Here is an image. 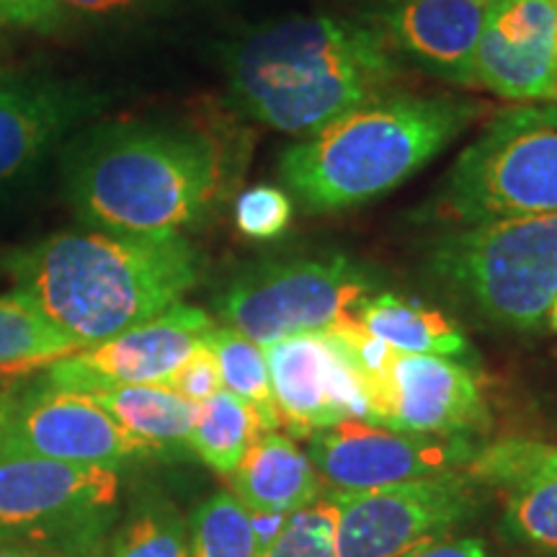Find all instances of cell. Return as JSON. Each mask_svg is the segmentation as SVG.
Returning a JSON list of instances; mask_svg holds the SVG:
<instances>
[{"label": "cell", "mask_w": 557, "mask_h": 557, "mask_svg": "<svg viewBox=\"0 0 557 557\" xmlns=\"http://www.w3.org/2000/svg\"><path fill=\"white\" fill-rule=\"evenodd\" d=\"M240 163L238 143L212 124H107L70 150L67 199L99 230L181 235L220 205Z\"/></svg>", "instance_id": "6da1fadb"}, {"label": "cell", "mask_w": 557, "mask_h": 557, "mask_svg": "<svg viewBox=\"0 0 557 557\" xmlns=\"http://www.w3.org/2000/svg\"><path fill=\"white\" fill-rule=\"evenodd\" d=\"M225 73L243 114L284 135L308 137L395 90L400 62L369 21L295 16L235 39Z\"/></svg>", "instance_id": "7a4b0ae2"}, {"label": "cell", "mask_w": 557, "mask_h": 557, "mask_svg": "<svg viewBox=\"0 0 557 557\" xmlns=\"http://www.w3.org/2000/svg\"><path fill=\"white\" fill-rule=\"evenodd\" d=\"M9 271L86 348L178 305L197 287L201 256L184 235L73 230L18 250Z\"/></svg>", "instance_id": "3957f363"}, {"label": "cell", "mask_w": 557, "mask_h": 557, "mask_svg": "<svg viewBox=\"0 0 557 557\" xmlns=\"http://www.w3.org/2000/svg\"><path fill=\"white\" fill-rule=\"evenodd\" d=\"M483 114L457 96L389 90L289 145L278 178L305 212H348L406 184Z\"/></svg>", "instance_id": "277c9868"}, {"label": "cell", "mask_w": 557, "mask_h": 557, "mask_svg": "<svg viewBox=\"0 0 557 557\" xmlns=\"http://www.w3.org/2000/svg\"><path fill=\"white\" fill-rule=\"evenodd\" d=\"M423 274L491 329L537 331L557 297V212L447 227L429 243Z\"/></svg>", "instance_id": "5b68a950"}, {"label": "cell", "mask_w": 557, "mask_h": 557, "mask_svg": "<svg viewBox=\"0 0 557 557\" xmlns=\"http://www.w3.org/2000/svg\"><path fill=\"white\" fill-rule=\"evenodd\" d=\"M557 212V103L500 111L459 152L423 218L447 227Z\"/></svg>", "instance_id": "8992f818"}, {"label": "cell", "mask_w": 557, "mask_h": 557, "mask_svg": "<svg viewBox=\"0 0 557 557\" xmlns=\"http://www.w3.org/2000/svg\"><path fill=\"white\" fill-rule=\"evenodd\" d=\"M374 276L344 253L263 259L238 271L218 297V315L259 346L318 333L357 315Z\"/></svg>", "instance_id": "52a82bcc"}, {"label": "cell", "mask_w": 557, "mask_h": 557, "mask_svg": "<svg viewBox=\"0 0 557 557\" xmlns=\"http://www.w3.org/2000/svg\"><path fill=\"white\" fill-rule=\"evenodd\" d=\"M120 472L32 455H0V542L90 555L114 519Z\"/></svg>", "instance_id": "ba28073f"}, {"label": "cell", "mask_w": 557, "mask_h": 557, "mask_svg": "<svg viewBox=\"0 0 557 557\" xmlns=\"http://www.w3.org/2000/svg\"><path fill=\"white\" fill-rule=\"evenodd\" d=\"M329 496L338 506L336 557H403L470 524L487 506V487L465 470Z\"/></svg>", "instance_id": "9c48e42d"}, {"label": "cell", "mask_w": 557, "mask_h": 557, "mask_svg": "<svg viewBox=\"0 0 557 557\" xmlns=\"http://www.w3.org/2000/svg\"><path fill=\"white\" fill-rule=\"evenodd\" d=\"M478 449L462 434H416L351 418L315 431L305 451L331 491H372L459 470Z\"/></svg>", "instance_id": "30bf717a"}, {"label": "cell", "mask_w": 557, "mask_h": 557, "mask_svg": "<svg viewBox=\"0 0 557 557\" xmlns=\"http://www.w3.org/2000/svg\"><path fill=\"white\" fill-rule=\"evenodd\" d=\"M212 325V318L205 310L178 302L148 323L54 361L47 367V387L90 395L101 389L163 382L176 372Z\"/></svg>", "instance_id": "8fae6325"}, {"label": "cell", "mask_w": 557, "mask_h": 557, "mask_svg": "<svg viewBox=\"0 0 557 557\" xmlns=\"http://www.w3.org/2000/svg\"><path fill=\"white\" fill-rule=\"evenodd\" d=\"M261 348L289 438H310L351 418L369 421L364 382L323 331L297 333Z\"/></svg>", "instance_id": "7c38bea8"}, {"label": "cell", "mask_w": 557, "mask_h": 557, "mask_svg": "<svg viewBox=\"0 0 557 557\" xmlns=\"http://www.w3.org/2000/svg\"><path fill=\"white\" fill-rule=\"evenodd\" d=\"M0 455H32L120 470L132 459L158 451L124 431L88 395L45 387L18 400Z\"/></svg>", "instance_id": "4fadbf2b"}, {"label": "cell", "mask_w": 557, "mask_h": 557, "mask_svg": "<svg viewBox=\"0 0 557 557\" xmlns=\"http://www.w3.org/2000/svg\"><path fill=\"white\" fill-rule=\"evenodd\" d=\"M369 423L416 434L472 436L487 423L475 372L431 354H400L369 398Z\"/></svg>", "instance_id": "5bb4252c"}, {"label": "cell", "mask_w": 557, "mask_h": 557, "mask_svg": "<svg viewBox=\"0 0 557 557\" xmlns=\"http://www.w3.org/2000/svg\"><path fill=\"white\" fill-rule=\"evenodd\" d=\"M555 75V0L487 5L472 81L508 101H549Z\"/></svg>", "instance_id": "9a60e30c"}, {"label": "cell", "mask_w": 557, "mask_h": 557, "mask_svg": "<svg viewBox=\"0 0 557 557\" xmlns=\"http://www.w3.org/2000/svg\"><path fill=\"white\" fill-rule=\"evenodd\" d=\"M487 5L478 0H385L367 13L395 58L429 75L475 88L472 67Z\"/></svg>", "instance_id": "2e32d148"}, {"label": "cell", "mask_w": 557, "mask_h": 557, "mask_svg": "<svg viewBox=\"0 0 557 557\" xmlns=\"http://www.w3.org/2000/svg\"><path fill=\"white\" fill-rule=\"evenodd\" d=\"M86 107L60 83L0 78V189L26 176Z\"/></svg>", "instance_id": "e0dca14e"}, {"label": "cell", "mask_w": 557, "mask_h": 557, "mask_svg": "<svg viewBox=\"0 0 557 557\" xmlns=\"http://www.w3.org/2000/svg\"><path fill=\"white\" fill-rule=\"evenodd\" d=\"M233 496L248 511L295 513L320 498V475L295 438L269 431L235 468Z\"/></svg>", "instance_id": "ac0fdd59"}, {"label": "cell", "mask_w": 557, "mask_h": 557, "mask_svg": "<svg viewBox=\"0 0 557 557\" xmlns=\"http://www.w3.org/2000/svg\"><path fill=\"white\" fill-rule=\"evenodd\" d=\"M361 325L400 354H431V357H468L470 341L455 320L442 310L393 292H374L357 308Z\"/></svg>", "instance_id": "d6986e66"}, {"label": "cell", "mask_w": 557, "mask_h": 557, "mask_svg": "<svg viewBox=\"0 0 557 557\" xmlns=\"http://www.w3.org/2000/svg\"><path fill=\"white\" fill-rule=\"evenodd\" d=\"M88 398L107 410L124 431L150 444L158 455L176 447H189L199 403L181 398L160 382L101 389V393H90Z\"/></svg>", "instance_id": "ffe728a7"}, {"label": "cell", "mask_w": 557, "mask_h": 557, "mask_svg": "<svg viewBox=\"0 0 557 557\" xmlns=\"http://www.w3.org/2000/svg\"><path fill=\"white\" fill-rule=\"evenodd\" d=\"M81 348L78 341L52 323L29 292L0 295V377L50 367Z\"/></svg>", "instance_id": "44dd1931"}, {"label": "cell", "mask_w": 557, "mask_h": 557, "mask_svg": "<svg viewBox=\"0 0 557 557\" xmlns=\"http://www.w3.org/2000/svg\"><path fill=\"white\" fill-rule=\"evenodd\" d=\"M261 434L267 431L253 406L227 389H220L212 398L199 403L197 421L189 434V449L207 468L220 475H233Z\"/></svg>", "instance_id": "7402d4cb"}, {"label": "cell", "mask_w": 557, "mask_h": 557, "mask_svg": "<svg viewBox=\"0 0 557 557\" xmlns=\"http://www.w3.org/2000/svg\"><path fill=\"white\" fill-rule=\"evenodd\" d=\"M205 341L218 357L222 389L253 406L267 434L282 429V416H278L274 389H271L263 348L230 325H212Z\"/></svg>", "instance_id": "603a6c76"}, {"label": "cell", "mask_w": 557, "mask_h": 557, "mask_svg": "<svg viewBox=\"0 0 557 557\" xmlns=\"http://www.w3.org/2000/svg\"><path fill=\"white\" fill-rule=\"evenodd\" d=\"M462 470L480 485L498 491L534 480H557V444L506 436L480 447Z\"/></svg>", "instance_id": "cb8c5ba5"}, {"label": "cell", "mask_w": 557, "mask_h": 557, "mask_svg": "<svg viewBox=\"0 0 557 557\" xmlns=\"http://www.w3.org/2000/svg\"><path fill=\"white\" fill-rule=\"evenodd\" d=\"M189 557H261L250 511L233 493H214L191 513Z\"/></svg>", "instance_id": "d4e9b609"}, {"label": "cell", "mask_w": 557, "mask_h": 557, "mask_svg": "<svg viewBox=\"0 0 557 557\" xmlns=\"http://www.w3.org/2000/svg\"><path fill=\"white\" fill-rule=\"evenodd\" d=\"M109 557H189V527L165 498L139 500Z\"/></svg>", "instance_id": "484cf974"}, {"label": "cell", "mask_w": 557, "mask_h": 557, "mask_svg": "<svg viewBox=\"0 0 557 557\" xmlns=\"http://www.w3.org/2000/svg\"><path fill=\"white\" fill-rule=\"evenodd\" d=\"M500 529L506 540L557 557V480L506 487Z\"/></svg>", "instance_id": "4316f807"}, {"label": "cell", "mask_w": 557, "mask_h": 557, "mask_svg": "<svg viewBox=\"0 0 557 557\" xmlns=\"http://www.w3.org/2000/svg\"><path fill=\"white\" fill-rule=\"evenodd\" d=\"M338 506L331 496L289 513L282 534L261 557H336Z\"/></svg>", "instance_id": "83f0119b"}, {"label": "cell", "mask_w": 557, "mask_h": 557, "mask_svg": "<svg viewBox=\"0 0 557 557\" xmlns=\"http://www.w3.org/2000/svg\"><path fill=\"white\" fill-rule=\"evenodd\" d=\"M292 212L289 194L271 184L250 186L235 199V225L253 240L278 238L289 227Z\"/></svg>", "instance_id": "f1b7e54d"}, {"label": "cell", "mask_w": 557, "mask_h": 557, "mask_svg": "<svg viewBox=\"0 0 557 557\" xmlns=\"http://www.w3.org/2000/svg\"><path fill=\"white\" fill-rule=\"evenodd\" d=\"M160 385L171 387L173 393H178L181 398L191 403H205L207 398H212L214 393H220L222 377H220V364H218V357H214L212 346L201 338L199 344L191 348L189 357L176 367V372H173L169 380L160 382Z\"/></svg>", "instance_id": "f546056e"}, {"label": "cell", "mask_w": 557, "mask_h": 557, "mask_svg": "<svg viewBox=\"0 0 557 557\" xmlns=\"http://www.w3.org/2000/svg\"><path fill=\"white\" fill-rule=\"evenodd\" d=\"M62 11L52 0H0V29L54 32Z\"/></svg>", "instance_id": "4dcf8cb0"}, {"label": "cell", "mask_w": 557, "mask_h": 557, "mask_svg": "<svg viewBox=\"0 0 557 557\" xmlns=\"http://www.w3.org/2000/svg\"><path fill=\"white\" fill-rule=\"evenodd\" d=\"M403 557H491V549L483 540H438Z\"/></svg>", "instance_id": "1f68e13d"}, {"label": "cell", "mask_w": 557, "mask_h": 557, "mask_svg": "<svg viewBox=\"0 0 557 557\" xmlns=\"http://www.w3.org/2000/svg\"><path fill=\"white\" fill-rule=\"evenodd\" d=\"M65 13H83V16H116L135 9L139 0H52Z\"/></svg>", "instance_id": "d6a6232c"}, {"label": "cell", "mask_w": 557, "mask_h": 557, "mask_svg": "<svg viewBox=\"0 0 557 557\" xmlns=\"http://www.w3.org/2000/svg\"><path fill=\"white\" fill-rule=\"evenodd\" d=\"M289 513H276V511H250V527H253L256 545L259 553H267L278 534H282L284 524H287Z\"/></svg>", "instance_id": "836d02e7"}, {"label": "cell", "mask_w": 557, "mask_h": 557, "mask_svg": "<svg viewBox=\"0 0 557 557\" xmlns=\"http://www.w3.org/2000/svg\"><path fill=\"white\" fill-rule=\"evenodd\" d=\"M18 395L9 387H0V444H3L5 431H9L13 416H16L18 408Z\"/></svg>", "instance_id": "e575fe53"}, {"label": "cell", "mask_w": 557, "mask_h": 557, "mask_svg": "<svg viewBox=\"0 0 557 557\" xmlns=\"http://www.w3.org/2000/svg\"><path fill=\"white\" fill-rule=\"evenodd\" d=\"M0 557H65V555H54V553H45V549L5 545V542H0Z\"/></svg>", "instance_id": "d590c367"}, {"label": "cell", "mask_w": 557, "mask_h": 557, "mask_svg": "<svg viewBox=\"0 0 557 557\" xmlns=\"http://www.w3.org/2000/svg\"><path fill=\"white\" fill-rule=\"evenodd\" d=\"M331 3H344V5H359V9H364L367 13L377 9L380 3H385V0H331Z\"/></svg>", "instance_id": "8d00e7d4"}, {"label": "cell", "mask_w": 557, "mask_h": 557, "mask_svg": "<svg viewBox=\"0 0 557 557\" xmlns=\"http://www.w3.org/2000/svg\"><path fill=\"white\" fill-rule=\"evenodd\" d=\"M549 101L557 103V0H555V75H553V94Z\"/></svg>", "instance_id": "74e56055"}, {"label": "cell", "mask_w": 557, "mask_h": 557, "mask_svg": "<svg viewBox=\"0 0 557 557\" xmlns=\"http://www.w3.org/2000/svg\"><path fill=\"white\" fill-rule=\"evenodd\" d=\"M547 325L557 333V297H555L553 308H549V312H547Z\"/></svg>", "instance_id": "f35d334b"}, {"label": "cell", "mask_w": 557, "mask_h": 557, "mask_svg": "<svg viewBox=\"0 0 557 557\" xmlns=\"http://www.w3.org/2000/svg\"><path fill=\"white\" fill-rule=\"evenodd\" d=\"M478 3H483V5H491V3H496V0H478Z\"/></svg>", "instance_id": "ab89813d"}]
</instances>
